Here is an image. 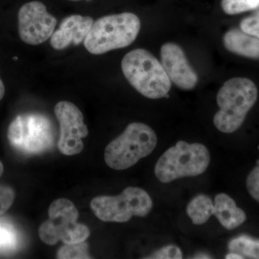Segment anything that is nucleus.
Listing matches in <instances>:
<instances>
[{"instance_id":"423d86ee","label":"nucleus","mask_w":259,"mask_h":259,"mask_svg":"<svg viewBox=\"0 0 259 259\" xmlns=\"http://www.w3.org/2000/svg\"><path fill=\"white\" fill-rule=\"evenodd\" d=\"M12 147L25 155H37L54 146L56 131L49 117L38 112L20 114L12 121L8 130Z\"/></svg>"},{"instance_id":"f03ea898","label":"nucleus","mask_w":259,"mask_h":259,"mask_svg":"<svg viewBox=\"0 0 259 259\" xmlns=\"http://www.w3.org/2000/svg\"><path fill=\"white\" fill-rule=\"evenodd\" d=\"M121 68L131 86L147 98H163L171 90V80L161 63L145 49H135L127 53L122 59Z\"/></svg>"},{"instance_id":"bb28decb","label":"nucleus","mask_w":259,"mask_h":259,"mask_svg":"<svg viewBox=\"0 0 259 259\" xmlns=\"http://www.w3.org/2000/svg\"><path fill=\"white\" fill-rule=\"evenodd\" d=\"M3 171H4V166H3V163L0 161V177L2 176V175L3 174Z\"/></svg>"},{"instance_id":"2eb2a0df","label":"nucleus","mask_w":259,"mask_h":259,"mask_svg":"<svg viewBox=\"0 0 259 259\" xmlns=\"http://www.w3.org/2000/svg\"><path fill=\"white\" fill-rule=\"evenodd\" d=\"M212 199L204 194H199L190 201L187 207V213L193 224H204L212 215Z\"/></svg>"},{"instance_id":"ddd939ff","label":"nucleus","mask_w":259,"mask_h":259,"mask_svg":"<svg viewBox=\"0 0 259 259\" xmlns=\"http://www.w3.org/2000/svg\"><path fill=\"white\" fill-rule=\"evenodd\" d=\"M212 214L227 230H234L246 221L243 209L237 207L234 199L225 193L218 194L214 199Z\"/></svg>"},{"instance_id":"6ab92c4d","label":"nucleus","mask_w":259,"mask_h":259,"mask_svg":"<svg viewBox=\"0 0 259 259\" xmlns=\"http://www.w3.org/2000/svg\"><path fill=\"white\" fill-rule=\"evenodd\" d=\"M58 258H91L88 253V245L84 242L66 244L57 253Z\"/></svg>"},{"instance_id":"5701e85b","label":"nucleus","mask_w":259,"mask_h":259,"mask_svg":"<svg viewBox=\"0 0 259 259\" xmlns=\"http://www.w3.org/2000/svg\"><path fill=\"white\" fill-rule=\"evenodd\" d=\"M240 27L243 32L259 38V12L243 19Z\"/></svg>"},{"instance_id":"39448f33","label":"nucleus","mask_w":259,"mask_h":259,"mask_svg":"<svg viewBox=\"0 0 259 259\" xmlns=\"http://www.w3.org/2000/svg\"><path fill=\"white\" fill-rule=\"evenodd\" d=\"M210 163V153L203 144L180 141L168 148L155 166V175L161 183L202 175Z\"/></svg>"},{"instance_id":"4be33fe9","label":"nucleus","mask_w":259,"mask_h":259,"mask_svg":"<svg viewBox=\"0 0 259 259\" xmlns=\"http://www.w3.org/2000/svg\"><path fill=\"white\" fill-rule=\"evenodd\" d=\"M15 197L14 190L11 187L0 185V216L4 214L11 207Z\"/></svg>"},{"instance_id":"9b49d317","label":"nucleus","mask_w":259,"mask_h":259,"mask_svg":"<svg viewBox=\"0 0 259 259\" xmlns=\"http://www.w3.org/2000/svg\"><path fill=\"white\" fill-rule=\"evenodd\" d=\"M161 61L171 82L182 90H191L198 82V76L189 64L180 46L167 42L161 48Z\"/></svg>"},{"instance_id":"412c9836","label":"nucleus","mask_w":259,"mask_h":259,"mask_svg":"<svg viewBox=\"0 0 259 259\" xmlns=\"http://www.w3.org/2000/svg\"><path fill=\"white\" fill-rule=\"evenodd\" d=\"M183 258L182 250L176 245H170L163 247L154 252L147 258L156 259H181Z\"/></svg>"},{"instance_id":"7ed1b4c3","label":"nucleus","mask_w":259,"mask_h":259,"mask_svg":"<svg viewBox=\"0 0 259 259\" xmlns=\"http://www.w3.org/2000/svg\"><path fill=\"white\" fill-rule=\"evenodd\" d=\"M141 20L132 13L107 15L94 22L83 41L87 50L93 55L123 49L137 38Z\"/></svg>"},{"instance_id":"0eeeda50","label":"nucleus","mask_w":259,"mask_h":259,"mask_svg":"<svg viewBox=\"0 0 259 259\" xmlns=\"http://www.w3.org/2000/svg\"><path fill=\"white\" fill-rule=\"evenodd\" d=\"M79 211L69 199H56L49 209V219L40 225L39 237L44 243L54 245L59 241L65 244L84 242L90 235L86 226L77 223Z\"/></svg>"},{"instance_id":"aec40b11","label":"nucleus","mask_w":259,"mask_h":259,"mask_svg":"<svg viewBox=\"0 0 259 259\" xmlns=\"http://www.w3.org/2000/svg\"><path fill=\"white\" fill-rule=\"evenodd\" d=\"M246 188L250 197L259 203V160L247 177Z\"/></svg>"},{"instance_id":"a878e982","label":"nucleus","mask_w":259,"mask_h":259,"mask_svg":"<svg viewBox=\"0 0 259 259\" xmlns=\"http://www.w3.org/2000/svg\"><path fill=\"white\" fill-rule=\"evenodd\" d=\"M194 258H212V257H209V255L207 254H202L201 253V254L196 255Z\"/></svg>"},{"instance_id":"cd10ccee","label":"nucleus","mask_w":259,"mask_h":259,"mask_svg":"<svg viewBox=\"0 0 259 259\" xmlns=\"http://www.w3.org/2000/svg\"><path fill=\"white\" fill-rule=\"evenodd\" d=\"M69 1L79 2V1H83V0H69Z\"/></svg>"},{"instance_id":"393cba45","label":"nucleus","mask_w":259,"mask_h":259,"mask_svg":"<svg viewBox=\"0 0 259 259\" xmlns=\"http://www.w3.org/2000/svg\"><path fill=\"white\" fill-rule=\"evenodd\" d=\"M5 88L4 83L2 81L1 78H0V101L3 100V97L5 96Z\"/></svg>"},{"instance_id":"f8f14e48","label":"nucleus","mask_w":259,"mask_h":259,"mask_svg":"<svg viewBox=\"0 0 259 259\" xmlns=\"http://www.w3.org/2000/svg\"><path fill=\"white\" fill-rule=\"evenodd\" d=\"M93 23L91 17L80 15L66 17L51 35V47L56 50L61 51L71 45H79L84 41Z\"/></svg>"},{"instance_id":"a211bd4d","label":"nucleus","mask_w":259,"mask_h":259,"mask_svg":"<svg viewBox=\"0 0 259 259\" xmlns=\"http://www.w3.org/2000/svg\"><path fill=\"white\" fill-rule=\"evenodd\" d=\"M221 7L226 14H240L258 8L259 0H222Z\"/></svg>"},{"instance_id":"1a4fd4ad","label":"nucleus","mask_w":259,"mask_h":259,"mask_svg":"<svg viewBox=\"0 0 259 259\" xmlns=\"http://www.w3.org/2000/svg\"><path fill=\"white\" fill-rule=\"evenodd\" d=\"M54 113L60 128L59 151L66 156L79 154L83 148L82 139L89 134L82 112L72 102L61 101L56 104Z\"/></svg>"},{"instance_id":"4468645a","label":"nucleus","mask_w":259,"mask_h":259,"mask_svg":"<svg viewBox=\"0 0 259 259\" xmlns=\"http://www.w3.org/2000/svg\"><path fill=\"white\" fill-rule=\"evenodd\" d=\"M223 44L227 50L238 56L259 59V38L239 29H231L225 34Z\"/></svg>"},{"instance_id":"b1692460","label":"nucleus","mask_w":259,"mask_h":259,"mask_svg":"<svg viewBox=\"0 0 259 259\" xmlns=\"http://www.w3.org/2000/svg\"><path fill=\"white\" fill-rule=\"evenodd\" d=\"M226 259H232V258H236V259H243V257L242 255L238 254L236 253H233V252H230V253H228V255L226 256Z\"/></svg>"},{"instance_id":"f3484780","label":"nucleus","mask_w":259,"mask_h":259,"mask_svg":"<svg viewBox=\"0 0 259 259\" xmlns=\"http://www.w3.org/2000/svg\"><path fill=\"white\" fill-rule=\"evenodd\" d=\"M18 242V234L14 227L4 220H0V251L15 250Z\"/></svg>"},{"instance_id":"20e7f679","label":"nucleus","mask_w":259,"mask_h":259,"mask_svg":"<svg viewBox=\"0 0 259 259\" xmlns=\"http://www.w3.org/2000/svg\"><path fill=\"white\" fill-rule=\"evenodd\" d=\"M156 145L157 136L151 127L142 122H133L107 145L105 161L112 169H127L149 156Z\"/></svg>"},{"instance_id":"6e6552de","label":"nucleus","mask_w":259,"mask_h":259,"mask_svg":"<svg viewBox=\"0 0 259 259\" xmlns=\"http://www.w3.org/2000/svg\"><path fill=\"white\" fill-rule=\"evenodd\" d=\"M94 214L104 222L126 223L133 216L146 217L153 207V201L146 191L129 187L117 196H100L90 204Z\"/></svg>"},{"instance_id":"dca6fc26","label":"nucleus","mask_w":259,"mask_h":259,"mask_svg":"<svg viewBox=\"0 0 259 259\" xmlns=\"http://www.w3.org/2000/svg\"><path fill=\"white\" fill-rule=\"evenodd\" d=\"M228 249L242 255L243 258L259 259V239L241 235L229 242Z\"/></svg>"},{"instance_id":"f257e3e1","label":"nucleus","mask_w":259,"mask_h":259,"mask_svg":"<svg viewBox=\"0 0 259 259\" xmlns=\"http://www.w3.org/2000/svg\"><path fill=\"white\" fill-rule=\"evenodd\" d=\"M258 95V89L251 80L234 77L226 81L217 95L219 110L213 118L216 128L224 134L238 131L254 106Z\"/></svg>"},{"instance_id":"9d476101","label":"nucleus","mask_w":259,"mask_h":259,"mask_svg":"<svg viewBox=\"0 0 259 259\" xmlns=\"http://www.w3.org/2000/svg\"><path fill=\"white\" fill-rule=\"evenodd\" d=\"M57 20L39 1L25 3L18 12V32L25 44L37 46L51 38L55 31Z\"/></svg>"}]
</instances>
